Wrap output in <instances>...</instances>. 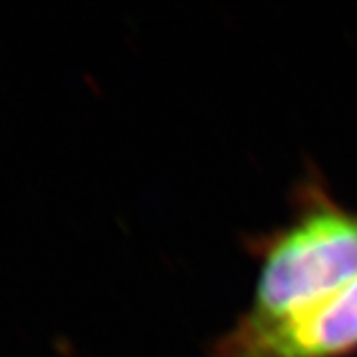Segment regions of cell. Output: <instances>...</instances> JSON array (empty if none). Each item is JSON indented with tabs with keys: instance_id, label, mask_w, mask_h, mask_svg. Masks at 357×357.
<instances>
[{
	"instance_id": "obj_1",
	"label": "cell",
	"mask_w": 357,
	"mask_h": 357,
	"mask_svg": "<svg viewBox=\"0 0 357 357\" xmlns=\"http://www.w3.org/2000/svg\"><path fill=\"white\" fill-rule=\"evenodd\" d=\"M256 280L243 318L274 319L314 306L357 280V208L316 181L294 217L256 243Z\"/></svg>"
},
{
	"instance_id": "obj_2",
	"label": "cell",
	"mask_w": 357,
	"mask_h": 357,
	"mask_svg": "<svg viewBox=\"0 0 357 357\" xmlns=\"http://www.w3.org/2000/svg\"><path fill=\"white\" fill-rule=\"evenodd\" d=\"M357 280L314 306L274 319L241 318L211 357H356Z\"/></svg>"
}]
</instances>
